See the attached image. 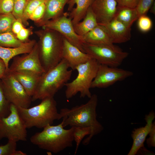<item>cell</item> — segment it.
Listing matches in <instances>:
<instances>
[{
  "label": "cell",
  "instance_id": "cell-1",
  "mask_svg": "<svg viewBox=\"0 0 155 155\" xmlns=\"http://www.w3.org/2000/svg\"><path fill=\"white\" fill-rule=\"evenodd\" d=\"M86 103L77 105L71 108H61L59 113L60 119L62 118L64 127H90V134L83 142L84 145H88L93 137L100 133L104 129L97 119L96 107L98 98L95 94L92 95Z\"/></svg>",
  "mask_w": 155,
  "mask_h": 155
},
{
  "label": "cell",
  "instance_id": "cell-2",
  "mask_svg": "<svg viewBox=\"0 0 155 155\" xmlns=\"http://www.w3.org/2000/svg\"><path fill=\"white\" fill-rule=\"evenodd\" d=\"M64 128L62 122L56 125H49L32 135L30 141L42 149L55 154L60 152L71 147L74 141V127L67 129Z\"/></svg>",
  "mask_w": 155,
  "mask_h": 155
},
{
  "label": "cell",
  "instance_id": "cell-3",
  "mask_svg": "<svg viewBox=\"0 0 155 155\" xmlns=\"http://www.w3.org/2000/svg\"><path fill=\"white\" fill-rule=\"evenodd\" d=\"M64 59L56 66L42 74L39 78L32 101L54 97L56 93L65 86L70 79L72 70Z\"/></svg>",
  "mask_w": 155,
  "mask_h": 155
},
{
  "label": "cell",
  "instance_id": "cell-4",
  "mask_svg": "<svg viewBox=\"0 0 155 155\" xmlns=\"http://www.w3.org/2000/svg\"><path fill=\"white\" fill-rule=\"evenodd\" d=\"M38 105L29 108L17 107L19 114L27 128H43L60 119L54 97L45 98Z\"/></svg>",
  "mask_w": 155,
  "mask_h": 155
},
{
  "label": "cell",
  "instance_id": "cell-5",
  "mask_svg": "<svg viewBox=\"0 0 155 155\" xmlns=\"http://www.w3.org/2000/svg\"><path fill=\"white\" fill-rule=\"evenodd\" d=\"M38 33L39 58L46 71L56 66L62 59L64 37L57 31L48 29H43Z\"/></svg>",
  "mask_w": 155,
  "mask_h": 155
},
{
  "label": "cell",
  "instance_id": "cell-6",
  "mask_svg": "<svg viewBox=\"0 0 155 155\" xmlns=\"http://www.w3.org/2000/svg\"><path fill=\"white\" fill-rule=\"evenodd\" d=\"M99 64L92 58L87 62L80 64L75 70L78 74L76 78L65 85L66 87L65 96L69 99L79 93L81 98L87 97L90 98L92 96L90 91L92 82L95 78Z\"/></svg>",
  "mask_w": 155,
  "mask_h": 155
},
{
  "label": "cell",
  "instance_id": "cell-7",
  "mask_svg": "<svg viewBox=\"0 0 155 155\" xmlns=\"http://www.w3.org/2000/svg\"><path fill=\"white\" fill-rule=\"evenodd\" d=\"M84 52L100 64L118 67L128 57L129 53L115 45H94L84 43Z\"/></svg>",
  "mask_w": 155,
  "mask_h": 155
},
{
  "label": "cell",
  "instance_id": "cell-8",
  "mask_svg": "<svg viewBox=\"0 0 155 155\" xmlns=\"http://www.w3.org/2000/svg\"><path fill=\"white\" fill-rule=\"evenodd\" d=\"M10 109L8 115L0 119V140L6 138L17 142L26 141L27 128L19 114L17 106L10 103Z\"/></svg>",
  "mask_w": 155,
  "mask_h": 155
},
{
  "label": "cell",
  "instance_id": "cell-9",
  "mask_svg": "<svg viewBox=\"0 0 155 155\" xmlns=\"http://www.w3.org/2000/svg\"><path fill=\"white\" fill-rule=\"evenodd\" d=\"M5 96L10 103L17 107L29 108L32 97L13 75L9 68L1 79Z\"/></svg>",
  "mask_w": 155,
  "mask_h": 155
},
{
  "label": "cell",
  "instance_id": "cell-10",
  "mask_svg": "<svg viewBox=\"0 0 155 155\" xmlns=\"http://www.w3.org/2000/svg\"><path fill=\"white\" fill-rule=\"evenodd\" d=\"M68 16V13H64L60 16L47 21L41 26L43 29L57 31L69 42L84 52L83 49L84 42L82 37L76 33L71 19Z\"/></svg>",
  "mask_w": 155,
  "mask_h": 155
},
{
  "label": "cell",
  "instance_id": "cell-11",
  "mask_svg": "<svg viewBox=\"0 0 155 155\" xmlns=\"http://www.w3.org/2000/svg\"><path fill=\"white\" fill-rule=\"evenodd\" d=\"M130 71L99 64L96 76L92 82L91 88H105L116 82L132 76Z\"/></svg>",
  "mask_w": 155,
  "mask_h": 155
},
{
  "label": "cell",
  "instance_id": "cell-12",
  "mask_svg": "<svg viewBox=\"0 0 155 155\" xmlns=\"http://www.w3.org/2000/svg\"><path fill=\"white\" fill-rule=\"evenodd\" d=\"M13 58L9 69L11 71H32L42 75L45 71L40 61L37 43H36L29 53Z\"/></svg>",
  "mask_w": 155,
  "mask_h": 155
},
{
  "label": "cell",
  "instance_id": "cell-13",
  "mask_svg": "<svg viewBox=\"0 0 155 155\" xmlns=\"http://www.w3.org/2000/svg\"><path fill=\"white\" fill-rule=\"evenodd\" d=\"M98 24L104 29L113 44L125 43L131 38V28L115 18L108 22Z\"/></svg>",
  "mask_w": 155,
  "mask_h": 155
},
{
  "label": "cell",
  "instance_id": "cell-14",
  "mask_svg": "<svg viewBox=\"0 0 155 155\" xmlns=\"http://www.w3.org/2000/svg\"><path fill=\"white\" fill-rule=\"evenodd\" d=\"M117 3L115 0H92L90 7L98 24L108 22L114 18Z\"/></svg>",
  "mask_w": 155,
  "mask_h": 155
},
{
  "label": "cell",
  "instance_id": "cell-15",
  "mask_svg": "<svg viewBox=\"0 0 155 155\" xmlns=\"http://www.w3.org/2000/svg\"><path fill=\"white\" fill-rule=\"evenodd\" d=\"M92 58L90 55L81 51L64 38L62 59L66 61L72 70H75L78 65Z\"/></svg>",
  "mask_w": 155,
  "mask_h": 155
},
{
  "label": "cell",
  "instance_id": "cell-16",
  "mask_svg": "<svg viewBox=\"0 0 155 155\" xmlns=\"http://www.w3.org/2000/svg\"><path fill=\"white\" fill-rule=\"evenodd\" d=\"M155 117V113L152 110L145 116L144 119L146 123L145 126L134 128L132 131L131 137L133 140V144L128 155H136L138 150L144 146V143L148 135Z\"/></svg>",
  "mask_w": 155,
  "mask_h": 155
},
{
  "label": "cell",
  "instance_id": "cell-17",
  "mask_svg": "<svg viewBox=\"0 0 155 155\" xmlns=\"http://www.w3.org/2000/svg\"><path fill=\"white\" fill-rule=\"evenodd\" d=\"M10 71L32 97L41 75L28 71Z\"/></svg>",
  "mask_w": 155,
  "mask_h": 155
},
{
  "label": "cell",
  "instance_id": "cell-18",
  "mask_svg": "<svg viewBox=\"0 0 155 155\" xmlns=\"http://www.w3.org/2000/svg\"><path fill=\"white\" fill-rule=\"evenodd\" d=\"M92 0H70L67 3L68 13L74 25L84 18Z\"/></svg>",
  "mask_w": 155,
  "mask_h": 155
},
{
  "label": "cell",
  "instance_id": "cell-19",
  "mask_svg": "<svg viewBox=\"0 0 155 155\" xmlns=\"http://www.w3.org/2000/svg\"><path fill=\"white\" fill-rule=\"evenodd\" d=\"M82 37L84 43L94 45L114 44L104 29L99 24Z\"/></svg>",
  "mask_w": 155,
  "mask_h": 155
},
{
  "label": "cell",
  "instance_id": "cell-20",
  "mask_svg": "<svg viewBox=\"0 0 155 155\" xmlns=\"http://www.w3.org/2000/svg\"><path fill=\"white\" fill-rule=\"evenodd\" d=\"M70 0H46L45 11L43 18L39 22L42 26L51 20L56 18L64 13L65 5Z\"/></svg>",
  "mask_w": 155,
  "mask_h": 155
},
{
  "label": "cell",
  "instance_id": "cell-21",
  "mask_svg": "<svg viewBox=\"0 0 155 155\" xmlns=\"http://www.w3.org/2000/svg\"><path fill=\"white\" fill-rule=\"evenodd\" d=\"M83 19L82 22H79L73 25L76 33L81 36L98 25L96 17L90 6Z\"/></svg>",
  "mask_w": 155,
  "mask_h": 155
},
{
  "label": "cell",
  "instance_id": "cell-22",
  "mask_svg": "<svg viewBox=\"0 0 155 155\" xmlns=\"http://www.w3.org/2000/svg\"><path fill=\"white\" fill-rule=\"evenodd\" d=\"M114 18L127 26L131 28L137 17L135 8H131L117 5Z\"/></svg>",
  "mask_w": 155,
  "mask_h": 155
},
{
  "label": "cell",
  "instance_id": "cell-23",
  "mask_svg": "<svg viewBox=\"0 0 155 155\" xmlns=\"http://www.w3.org/2000/svg\"><path fill=\"white\" fill-rule=\"evenodd\" d=\"M28 51V47L25 44L16 48H7L0 46V58L4 61L8 69L9 62L12 59L19 55L26 53Z\"/></svg>",
  "mask_w": 155,
  "mask_h": 155
},
{
  "label": "cell",
  "instance_id": "cell-24",
  "mask_svg": "<svg viewBox=\"0 0 155 155\" xmlns=\"http://www.w3.org/2000/svg\"><path fill=\"white\" fill-rule=\"evenodd\" d=\"M24 43L19 40L12 32L0 34V46L7 48H16L22 45Z\"/></svg>",
  "mask_w": 155,
  "mask_h": 155
},
{
  "label": "cell",
  "instance_id": "cell-25",
  "mask_svg": "<svg viewBox=\"0 0 155 155\" xmlns=\"http://www.w3.org/2000/svg\"><path fill=\"white\" fill-rule=\"evenodd\" d=\"M16 20L12 13L0 15V34L12 32V26Z\"/></svg>",
  "mask_w": 155,
  "mask_h": 155
},
{
  "label": "cell",
  "instance_id": "cell-26",
  "mask_svg": "<svg viewBox=\"0 0 155 155\" xmlns=\"http://www.w3.org/2000/svg\"><path fill=\"white\" fill-rule=\"evenodd\" d=\"M17 142L8 140L5 144L0 146V155H26L23 152L16 150Z\"/></svg>",
  "mask_w": 155,
  "mask_h": 155
},
{
  "label": "cell",
  "instance_id": "cell-27",
  "mask_svg": "<svg viewBox=\"0 0 155 155\" xmlns=\"http://www.w3.org/2000/svg\"><path fill=\"white\" fill-rule=\"evenodd\" d=\"M91 132V129L90 127H74L73 137L74 141L76 143V147L74 152L75 155L76 154L80 145L83 139L85 136L89 135Z\"/></svg>",
  "mask_w": 155,
  "mask_h": 155
},
{
  "label": "cell",
  "instance_id": "cell-28",
  "mask_svg": "<svg viewBox=\"0 0 155 155\" xmlns=\"http://www.w3.org/2000/svg\"><path fill=\"white\" fill-rule=\"evenodd\" d=\"M10 105L5 95L0 80V119L6 117L9 114Z\"/></svg>",
  "mask_w": 155,
  "mask_h": 155
},
{
  "label": "cell",
  "instance_id": "cell-29",
  "mask_svg": "<svg viewBox=\"0 0 155 155\" xmlns=\"http://www.w3.org/2000/svg\"><path fill=\"white\" fill-rule=\"evenodd\" d=\"M28 0H15L12 13L16 20L24 24L23 14L24 10Z\"/></svg>",
  "mask_w": 155,
  "mask_h": 155
},
{
  "label": "cell",
  "instance_id": "cell-30",
  "mask_svg": "<svg viewBox=\"0 0 155 155\" xmlns=\"http://www.w3.org/2000/svg\"><path fill=\"white\" fill-rule=\"evenodd\" d=\"M46 0H29L26 5L24 12L23 19L24 24H27V20L36 8L40 4L44 3Z\"/></svg>",
  "mask_w": 155,
  "mask_h": 155
},
{
  "label": "cell",
  "instance_id": "cell-31",
  "mask_svg": "<svg viewBox=\"0 0 155 155\" xmlns=\"http://www.w3.org/2000/svg\"><path fill=\"white\" fill-rule=\"evenodd\" d=\"M154 0H139L135 7L138 18L146 15L154 3Z\"/></svg>",
  "mask_w": 155,
  "mask_h": 155
},
{
  "label": "cell",
  "instance_id": "cell-32",
  "mask_svg": "<svg viewBox=\"0 0 155 155\" xmlns=\"http://www.w3.org/2000/svg\"><path fill=\"white\" fill-rule=\"evenodd\" d=\"M137 26L140 31L144 32L149 31L151 29L152 23L150 18L146 15L141 16L138 19Z\"/></svg>",
  "mask_w": 155,
  "mask_h": 155
},
{
  "label": "cell",
  "instance_id": "cell-33",
  "mask_svg": "<svg viewBox=\"0 0 155 155\" xmlns=\"http://www.w3.org/2000/svg\"><path fill=\"white\" fill-rule=\"evenodd\" d=\"M44 2L40 4L36 8L30 17L29 19L38 22L41 20L44 16L45 11Z\"/></svg>",
  "mask_w": 155,
  "mask_h": 155
},
{
  "label": "cell",
  "instance_id": "cell-34",
  "mask_svg": "<svg viewBox=\"0 0 155 155\" xmlns=\"http://www.w3.org/2000/svg\"><path fill=\"white\" fill-rule=\"evenodd\" d=\"M15 0H0V15L12 13Z\"/></svg>",
  "mask_w": 155,
  "mask_h": 155
},
{
  "label": "cell",
  "instance_id": "cell-35",
  "mask_svg": "<svg viewBox=\"0 0 155 155\" xmlns=\"http://www.w3.org/2000/svg\"><path fill=\"white\" fill-rule=\"evenodd\" d=\"M149 137L146 140V143L149 148L155 147V122L152 123L149 133Z\"/></svg>",
  "mask_w": 155,
  "mask_h": 155
},
{
  "label": "cell",
  "instance_id": "cell-36",
  "mask_svg": "<svg viewBox=\"0 0 155 155\" xmlns=\"http://www.w3.org/2000/svg\"><path fill=\"white\" fill-rule=\"evenodd\" d=\"M117 5L131 8H135L139 0H115Z\"/></svg>",
  "mask_w": 155,
  "mask_h": 155
},
{
  "label": "cell",
  "instance_id": "cell-37",
  "mask_svg": "<svg viewBox=\"0 0 155 155\" xmlns=\"http://www.w3.org/2000/svg\"><path fill=\"white\" fill-rule=\"evenodd\" d=\"M30 33L29 29L24 27L16 35V37L20 41L24 42H26L25 41L28 38Z\"/></svg>",
  "mask_w": 155,
  "mask_h": 155
},
{
  "label": "cell",
  "instance_id": "cell-38",
  "mask_svg": "<svg viewBox=\"0 0 155 155\" xmlns=\"http://www.w3.org/2000/svg\"><path fill=\"white\" fill-rule=\"evenodd\" d=\"M24 27L21 21L16 19L13 23L12 31L13 33L16 35Z\"/></svg>",
  "mask_w": 155,
  "mask_h": 155
},
{
  "label": "cell",
  "instance_id": "cell-39",
  "mask_svg": "<svg viewBox=\"0 0 155 155\" xmlns=\"http://www.w3.org/2000/svg\"><path fill=\"white\" fill-rule=\"evenodd\" d=\"M7 69L4 61L0 58V80L4 76Z\"/></svg>",
  "mask_w": 155,
  "mask_h": 155
},
{
  "label": "cell",
  "instance_id": "cell-40",
  "mask_svg": "<svg viewBox=\"0 0 155 155\" xmlns=\"http://www.w3.org/2000/svg\"><path fill=\"white\" fill-rule=\"evenodd\" d=\"M136 154L138 155H154L152 151L147 150L144 146L141 147L137 152Z\"/></svg>",
  "mask_w": 155,
  "mask_h": 155
},
{
  "label": "cell",
  "instance_id": "cell-41",
  "mask_svg": "<svg viewBox=\"0 0 155 155\" xmlns=\"http://www.w3.org/2000/svg\"></svg>",
  "mask_w": 155,
  "mask_h": 155
}]
</instances>
